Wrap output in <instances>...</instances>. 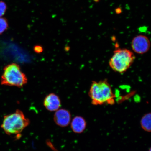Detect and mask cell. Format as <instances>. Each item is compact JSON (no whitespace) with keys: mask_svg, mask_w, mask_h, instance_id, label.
<instances>
[{"mask_svg":"<svg viewBox=\"0 0 151 151\" xmlns=\"http://www.w3.org/2000/svg\"><path fill=\"white\" fill-rule=\"evenodd\" d=\"M149 151H151V148L149 149Z\"/></svg>","mask_w":151,"mask_h":151,"instance_id":"5bb4252c","label":"cell"},{"mask_svg":"<svg viewBox=\"0 0 151 151\" xmlns=\"http://www.w3.org/2000/svg\"><path fill=\"white\" fill-rule=\"evenodd\" d=\"M71 128L75 133L81 134L86 129L87 122L85 119L81 116H76L71 120Z\"/></svg>","mask_w":151,"mask_h":151,"instance_id":"ba28073f","label":"cell"},{"mask_svg":"<svg viewBox=\"0 0 151 151\" xmlns=\"http://www.w3.org/2000/svg\"><path fill=\"white\" fill-rule=\"evenodd\" d=\"M53 119L57 125L65 127L70 124L71 115L69 110L65 109H59L55 113Z\"/></svg>","mask_w":151,"mask_h":151,"instance_id":"8992f818","label":"cell"},{"mask_svg":"<svg viewBox=\"0 0 151 151\" xmlns=\"http://www.w3.org/2000/svg\"><path fill=\"white\" fill-rule=\"evenodd\" d=\"M7 9L6 4L2 1H0V17H3L5 14Z\"/></svg>","mask_w":151,"mask_h":151,"instance_id":"8fae6325","label":"cell"},{"mask_svg":"<svg viewBox=\"0 0 151 151\" xmlns=\"http://www.w3.org/2000/svg\"><path fill=\"white\" fill-rule=\"evenodd\" d=\"M141 127L145 132H150L151 131V114L147 113L141 118L140 122Z\"/></svg>","mask_w":151,"mask_h":151,"instance_id":"9c48e42d","label":"cell"},{"mask_svg":"<svg viewBox=\"0 0 151 151\" xmlns=\"http://www.w3.org/2000/svg\"><path fill=\"white\" fill-rule=\"evenodd\" d=\"M34 50L37 53H40L43 51V48L42 46L40 45H36L34 47Z\"/></svg>","mask_w":151,"mask_h":151,"instance_id":"7c38bea8","label":"cell"},{"mask_svg":"<svg viewBox=\"0 0 151 151\" xmlns=\"http://www.w3.org/2000/svg\"><path fill=\"white\" fill-rule=\"evenodd\" d=\"M8 28L9 24L7 19L3 17H0V35L6 31Z\"/></svg>","mask_w":151,"mask_h":151,"instance_id":"30bf717a","label":"cell"},{"mask_svg":"<svg viewBox=\"0 0 151 151\" xmlns=\"http://www.w3.org/2000/svg\"><path fill=\"white\" fill-rule=\"evenodd\" d=\"M43 105L47 110L50 112H55L61 107V99L59 96L55 93H50L45 97Z\"/></svg>","mask_w":151,"mask_h":151,"instance_id":"52a82bcc","label":"cell"},{"mask_svg":"<svg viewBox=\"0 0 151 151\" xmlns=\"http://www.w3.org/2000/svg\"><path fill=\"white\" fill-rule=\"evenodd\" d=\"M88 96L91 99L92 104L96 106L104 104H114L116 97L112 87L106 79L92 81Z\"/></svg>","mask_w":151,"mask_h":151,"instance_id":"6da1fadb","label":"cell"},{"mask_svg":"<svg viewBox=\"0 0 151 151\" xmlns=\"http://www.w3.org/2000/svg\"><path fill=\"white\" fill-rule=\"evenodd\" d=\"M116 11L117 14H119V13H120L121 12V9H117V10H116Z\"/></svg>","mask_w":151,"mask_h":151,"instance_id":"4fadbf2b","label":"cell"},{"mask_svg":"<svg viewBox=\"0 0 151 151\" xmlns=\"http://www.w3.org/2000/svg\"><path fill=\"white\" fill-rule=\"evenodd\" d=\"M30 124V120L24 113L17 109L14 113L4 116L1 127L7 135L17 136Z\"/></svg>","mask_w":151,"mask_h":151,"instance_id":"7a4b0ae2","label":"cell"},{"mask_svg":"<svg viewBox=\"0 0 151 151\" xmlns=\"http://www.w3.org/2000/svg\"><path fill=\"white\" fill-rule=\"evenodd\" d=\"M134 52L126 48H117L114 50L109 60V65L113 71L120 73H125L134 62Z\"/></svg>","mask_w":151,"mask_h":151,"instance_id":"3957f363","label":"cell"},{"mask_svg":"<svg viewBox=\"0 0 151 151\" xmlns=\"http://www.w3.org/2000/svg\"><path fill=\"white\" fill-rule=\"evenodd\" d=\"M1 81V84L20 88L27 83L28 80L19 65L12 63L7 65L4 69Z\"/></svg>","mask_w":151,"mask_h":151,"instance_id":"277c9868","label":"cell"},{"mask_svg":"<svg viewBox=\"0 0 151 151\" xmlns=\"http://www.w3.org/2000/svg\"><path fill=\"white\" fill-rule=\"evenodd\" d=\"M131 46L134 52L139 54H143L150 50L151 43L150 39L146 35H139L134 37Z\"/></svg>","mask_w":151,"mask_h":151,"instance_id":"5b68a950","label":"cell"}]
</instances>
